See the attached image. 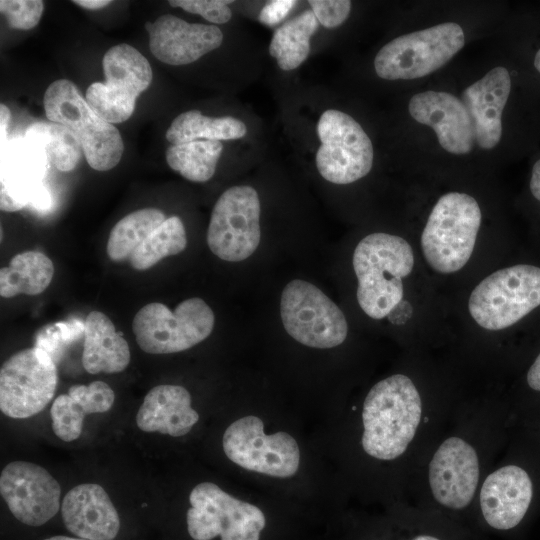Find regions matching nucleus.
<instances>
[{"instance_id": "nucleus-27", "label": "nucleus", "mask_w": 540, "mask_h": 540, "mask_svg": "<svg viewBox=\"0 0 540 540\" xmlns=\"http://www.w3.org/2000/svg\"><path fill=\"white\" fill-rule=\"evenodd\" d=\"M246 133L245 123L235 117H209L193 109L179 114L172 121L165 138L175 145L197 140H236Z\"/></svg>"}, {"instance_id": "nucleus-10", "label": "nucleus", "mask_w": 540, "mask_h": 540, "mask_svg": "<svg viewBox=\"0 0 540 540\" xmlns=\"http://www.w3.org/2000/svg\"><path fill=\"white\" fill-rule=\"evenodd\" d=\"M186 530L192 540H259L266 519L253 504L238 500L211 482L189 495Z\"/></svg>"}, {"instance_id": "nucleus-23", "label": "nucleus", "mask_w": 540, "mask_h": 540, "mask_svg": "<svg viewBox=\"0 0 540 540\" xmlns=\"http://www.w3.org/2000/svg\"><path fill=\"white\" fill-rule=\"evenodd\" d=\"M199 420L191 407V396L179 385L153 387L144 397L137 412L136 423L144 432L180 437L187 434Z\"/></svg>"}, {"instance_id": "nucleus-7", "label": "nucleus", "mask_w": 540, "mask_h": 540, "mask_svg": "<svg viewBox=\"0 0 540 540\" xmlns=\"http://www.w3.org/2000/svg\"><path fill=\"white\" fill-rule=\"evenodd\" d=\"M540 306V267L518 264L499 269L471 292L468 309L484 329H506Z\"/></svg>"}, {"instance_id": "nucleus-12", "label": "nucleus", "mask_w": 540, "mask_h": 540, "mask_svg": "<svg viewBox=\"0 0 540 540\" xmlns=\"http://www.w3.org/2000/svg\"><path fill=\"white\" fill-rule=\"evenodd\" d=\"M102 67L105 83H92L85 99L107 122H124L133 114L137 97L151 84V65L136 48L121 43L107 50Z\"/></svg>"}, {"instance_id": "nucleus-38", "label": "nucleus", "mask_w": 540, "mask_h": 540, "mask_svg": "<svg viewBox=\"0 0 540 540\" xmlns=\"http://www.w3.org/2000/svg\"><path fill=\"white\" fill-rule=\"evenodd\" d=\"M11 119V113L9 108L3 103L0 105V147L3 149L9 139H8V126Z\"/></svg>"}, {"instance_id": "nucleus-31", "label": "nucleus", "mask_w": 540, "mask_h": 540, "mask_svg": "<svg viewBox=\"0 0 540 540\" xmlns=\"http://www.w3.org/2000/svg\"><path fill=\"white\" fill-rule=\"evenodd\" d=\"M25 137L39 143L49 162L59 171L69 172L78 164L82 146L78 137L66 126L52 121H38L28 126Z\"/></svg>"}, {"instance_id": "nucleus-8", "label": "nucleus", "mask_w": 540, "mask_h": 540, "mask_svg": "<svg viewBox=\"0 0 540 540\" xmlns=\"http://www.w3.org/2000/svg\"><path fill=\"white\" fill-rule=\"evenodd\" d=\"M212 309L201 298H190L171 311L151 302L135 314L132 329L138 346L149 354H171L187 350L205 340L214 328Z\"/></svg>"}, {"instance_id": "nucleus-4", "label": "nucleus", "mask_w": 540, "mask_h": 540, "mask_svg": "<svg viewBox=\"0 0 540 540\" xmlns=\"http://www.w3.org/2000/svg\"><path fill=\"white\" fill-rule=\"evenodd\" d=\"M352 263L359 306L373 319L385 318L401 302L402 278L413 270L411 245L400 236L372 233L357 244Z\"/></svg>"}, {"instance_id": "nucleus-9", "label": "nucleus", "mask_w": 540, "mask_h": 540, "mask_svg": "<svg viewBox=\"0 0 540 540\" xmlns=\"http://www.w3.org/2000/svg\"><path fill=\"white\" fill-rule=\"evenodd\" d=\"M461 26L446 22L401 35L385 44L374 59L376 74L385 80L424 77L445 65L463 46Z\"/></svg>"}, {"instance_id": "nucleus-35", "label": "nucleus", "mask_w": 540, "mask_h": 540, "mask_svg": "<svg viewBox=\"0 0 540 540\" xmlns=\"http://www.w3.org/2000/svg\"><path fill=\"white\" fill-rule=\"evenodd\" d=\"M229 0H171L169 4L172 7H179L189 13L198 14L205 20L224 24L232 17V11Z\"/></svg>"}, {"instance_id": "nucleus-14", "label": "nucleus", "mask_w": 540, "mask_h": 540, "mask_svg": "<svg viewBox=\"0 0 540 540\" xmlns=\"http://www.w3.org/2000/svg\"><path fill=\"white\" fill-rule=\"evenodd\" d=\"M260 200L246 185L225 190L216 201L208 226L207 244L218 258L239 262L250 257L261 239Z\"/></svg>"}, {"instance_id": "nucleus-25", "label": "nucleus", "mask_w": 540, "mask_h": 540, "mask_svg": "<svg viewBox=\"0 0 540 540\" xmlns=\"http://www.w3.org/2000/svg\"><path fill=\"white\" fill-rule=\"evenodd\" d=\"M83 333L82 365L88 373H119L126 369L131 358L129 345L107 315L91 311Z\"/></svg>"}, {"instance_id": "nucleus-26", "label": "nucleus", "mask_w": 540, "mask_h": 540, "mask_svg": "<svg viewBox=\"0 0 540 540\" xmlns=\"http://www.w3.org/2000/svg\"><path fill=\"white\" fill-rule=\"evenodd\" d=\"M53 275V262L44 253H19L0 270V295L4 298L20 294L38 295L50 285Z\"/></svg>"}, {"instance_id": "nucleus-24", "label": "nucleus", "mask_w": 540, "mask_h": 540, "mask_svg": "<svg viewBox=\"0 0 540 540\" xmlns=\"http://www.w3.org/2000/svg\"><path fill=\"white\" fill-rule=\"evenodd\" d=\"M114 400V391L103 381L72 385L67 394L59 395L52 403L50 413L55 435L65 442L78 439L85 416L110 410Z\"/></svg>"}, {"instance_id": "nucleus-15", "label": "nucleus", "mask_w": 540, "mask_h": 540, "mask_svg": "<svg viewBox=\"0 0 540 540\" xmlns=\"http://www.w3.org/2000/svg\"><path fill=\"white\" fill-rule=\"evenodd\" d=\"M57 382V368L47 352L36 346L18 351L0 369V409L11 418L31 417L52 400Z\"/></svg>"}, {"instance_id": "nucleus-17", "label": "nucleus", "mask_w": 540, "mask_h": 540, "mask_svg": "<svg viewBox=\"0 0 540 540\" xmlns=\"http://www.w3.org/2000/svg\"><path fill=\"white\" fill-rule=\"evenodd\" d=\"M0 493L12 517L23 527H44L61 510L59 483L32 462L7 464L0 475Z\"/></svg>"}, {"instance_id": "nucleus-19", "label": "nucleus", "mask_w": 540, "mask_h": 540, "mask_svg": "<svg viewBox=\"0 0 540 540\" xmlns=\"http://www.w3.org/2000/svg\"><path fill=\"white\" fill-rule=\"evenodd\" d=\"M145 29L153 56L174 66L193 63L220 47L223 42V33L219 27L189 23L171 14L146 22Z\"/></svg>"}, {"instance_id": "nucleus-11", "label": "nucleus", "mask_w": 540, "mask_h": 540, "mask_svg": "<svg viewBox=\"0 0 540 540\" xmlns=\"http://www.w3.org/2000/svg\"><path fill=\"white\" fill-rule=\"evenodd\" d=\"M280 314L286 332L308 347L333 348L342 344L348 334L341 309L318 287L304 280H292L284 287Z\"/></svg>"}, {"instance_id": "nucleus-30", "label": "nucleus", "mask_w": 540, "mask_h": 540, "mask_svg": "<svg viewBox=\"0 0 540 540\" xmlns=\"http://www.w3.org/2000/svg\"><path fill=\"white\" fill-rule=\"evenodd\" d=\"M157 208H143L129 213L112 228L107 241V254L113 261L130 258L136 248L165 220Z\"/></svg>"}, {"instance_id": "nucleus-3", "label": "nucleus", "mask_w": 540, "mask_h": 540, "mask_svg": "<svg viewBox=\"0 0 540 540\" xmlns=\"http://www.w3.org/2000/svg\"><path fill=\"white\" fill-rule=\"evenodd\" d=\"M540 514V432L514 427L483 478L473 511V528L518 539Z\"/></svg>"}, {"instance_id": "nucleus-34", "label": "nucleus", "mask_w": 540, "mask_h": 540, "mask_svg": "<svg viewBox=\"0 0 540 540\" xmlns=\"http://www.w3.org/2000/svg\"><path fill=\"white\" fill-rule=\"evenodd\" d=\"M0 11L11 28L29 30L40 21L44 11V2L41 0H1Z\"/></svg>"}, {"instance_id": "nucleus-2", "label": "nucleus", "mask_w": 540, "mask_h": 540, "mask_svg": "<svg viewBox=\"0 0 540 540\" xmlns=\"http://www.w3.org/2000/svg\"><path fill=\"white\" fill-rule=\"evenodd\" d=\"M454 409L428 404L411 377L392 374L374 384L364 399L362 450L379 462L402 460L409 474V487L419 464L445 429Z\"/></svg>"}, {"instance_id": "nucleus-22", "label": "nucleus", "mask_w": 540, "mask_h": 540, "mask_svg": "<svg viewBox=\"0 0 540 540\" xmlns=\"http://www.w3.org/2000/svg\"><path fill=\"white\" fill-rule=\"evenodd\" d=\"M510 91L511 76L505 67L498 66L462 92L474 139L481 149L490 150L501 140L502 114Z\"/></svg>"}, {"instance_id": "nucleus-13", "label": "nucleus", "mask_w": 540, "mask_h": 540, "mask_svg": "<svg viewBox=\"0 0 540 540\" xmlns=\"http://www.w3.org/2000/svg\"><path fill=\"white\" fill-rule=\"evenodd\" d=\"M321 145L315 156L320 175L333 184L365 177L373 166V145L361 125L336 109L325 110L317 123Z\"/></svg>"}, {"instance_id": "nucleus-6", "label": "nucleus", "mask_w": 540, "mask_h": 540, "mask_svg": "<svg viewBox=\"0 0 540 540\" xmlns=\"http://www.w3.org/2000/svg\"><path fill=\"white\" fill-rule=\"evenodd\" d=\"M43 104L49 121L66 126L78 137L91 168L108 171L120 162L124 143L119 130L94 112L73 82H52Z\"/></svg>"}, {"instance_id": "nucleus-41", "label": "nucleus", "mask_w": 540, "mask_h": 540, "mask_svg": "<svg viewBox=\"0 0 540 540\" xmlns=\"http://www.w3.org/2000/svg\"><path fill=\"white\" fill-rule=\"evenodd\" d=\"M41 540H86V539L79 538L71 534L69 535L57 534V535H50V536L44 537Z\"/></svg>"}, {"instance_id": "nucleus-42", "label": "nucleus", "mask_w": 540, "mask_h": 540, "mask_svg": "<svg viewBox=\"0 0 540 540\" xmlns=\"http://www.w3.org/2000/svg\"><path fill=\"white\" fill-rule=\"evenodd\" d=\"M534 66H535L536 70L540 73V49L535 54Z\"/></svg>"}, {"instance_id": "nucleus-5", "label": "nucleus", "mask_w": 540, "mask_h": 540, "mask_svg": "<svg viewBox=\"0 0 540 540\" xmlns=\"http://www.w3.org/2000/svg\"><path fill=\"white\" fill-rule=\"evenodd\" d=\"M481 225V210L470 195L449 192L434 205L421 235L425 260L436 272L450 274L469 261Z\"/></svg>"}, {"instance_id": "nucleus-39", "label": "nucleus", "mask_w": 540, "mask_h": 540, "mask_svg": "<svg viewBox=\"0 0 540 540\" xmlns=\"http://www.w3.org/2000/svg\"><path fill=\"white\" fill-rule=\"evenodd\" d=\"M530 191L534 198L540 201V159H538L532 167Z\"/></svg>"}, {"instance_id": "nucleus-28", "label": "nucleus", "mask_w": 540, "mask_h": 540, "mask_svg": "<svg viewBox=\"0 0 540 540\" xmlns=\"http://www.w3.org/2000/svg\"><path fill=\"white\" fill-rule=\"evenodd\" d=\"M318 29L312 10H305L278 27L269 44V54L279 68L289 71L298 68L310 54V39Z\"/></svg>"}, {"instance_id": "nucleus-20", "label": "nucleus", "mask_w": 540, "mask_h": 540, "mask_svg": "<svg viewBox=\"0 0 540 540\" xmlns=\"http://www.w3.org/2000/svg\"><path fill=\"white\" fill-rule=\"evenodd\" d=\"M60 515L69 534L86 540H117L123 531L117 508L98 484L73 487L61 501Z\"/></svg>"}, {"instance_id": "nucleus-33", "label": "nucleus", "mask_w": 540, "mask_h": 540, "mask_svg": "<svg viewBox=\"0 0 540 540\" xmlns=\"http://www.w3.org/2000/svg\"><path fill=\"white\" fill-rule=\"evenodd\" d=\"M526 395L510 402L509 408L516 427L540 432V352L524 376Z\"/></svg>"}, {"instance_id": "nucleus-37", "label": "nucleus", "mask_w": 540, "mask_h": 540, "mask_svg": "<svg viewBox=\"0 0 540 540\" xmlns=\"http://www.w3.org/2000/svg\"><path fill=\"white\" fill-rule=\"evenodd\" d=\"M297 4L293 0L270 1L261 9L258 20L267 26H274L280 23Z\"/></svg>"}, {"instance_id": "nucleus-18", "label": "nucleus", "mask_w": 540, "mask_h": 540, "mask_svg": "<svg viewBox=\"0 0 540 540\" xmlns=\"http://www.w3.org/2000/svg\"><path fill=\"white\" fill-rule=\"evenodd\" d=\"M49 159L44 148L24 137L10 139L1 149V210L17 211L30 204L44 210L52 200L43 184Z\"/></svg>"}, {"instance_id": "nucleus-40", "label": "nucleus", "mask_w": 540, "mask_h": 540, "mask_svg": "<svg viewBox=\"0 0 540 540\" xmlns=\"http://www.w3.org/2000/svg\"><path fill=\"white\" fill-rule=\"evenodd\" d=\"M73 3L89 10H95V9L106 7L107 5L111 3V1L109 0H74Z\"/></svg>"}, {"instance_id": "nucleus-29", "label": "nucleus", "mask_w": 540, "mask_h": 540, "mask_svg": "<svg viewBox=\"0 0 540 540\" xmlns=\"http://www.w3.org/2000/svg\"><path fill=\"white\" fill-rule=\"evenodd\" d=\"M221 141L197 140L171 145L165 152L169 167L192 182H206L215 173L221 157Z\"/></svg>"}, {"instance_id": "nucleus-1", "label": "nucleus", "mask_w": 540, "mask_h": 540, "mask_svg": "<svg viewBox=\"0 0 540 540\" xmlns=\"http://www.w3.org/2000/svg\"><path fill=\"white\" fill-rule=\"evenodd\" d=\"M514 427L508 403L455 408L411 479V504L475 531L473 511L481 482L506 447Z\"/></svg>"}, {"instance_id": "nucleus-36", "label": "nucleus", "mask_w": 540, "mask_h": 540, "mask_svg": "<svg viewBox=\"0 0 540 540\" xmlns=\"http://www.w3.org/2000/svg\"><path fill=\"white\" fill-rule=\"evenodd\" d=\"M308 3L318 22L328 29L342 25L349 17L352 6L348 0H310Z\"/></svg>"}, {"instance_id": "nucleus-16", "label": "nucleus", "mask_w": 540, "mask_h": 540, "mask_svg": "<svg viewBox=\"0 0 540 540\" xmlns=\"http://www.w3.org/2000/svg\"><path fill=\"white\" fill-rule=\"evenodd\" d=\"M222 444L226 456L249 471L286 478L299 468L300 451L295 439L285 432L266 435L262 420L253 415L233 422Z\"/></svg>"}, {"instance_id": "nucleus-32", "label": "nucleus", "mask_w": 540, "mask_h": 540, "mask_svg": "<svg viewBox=\"0 0 540 540\" xmlns=\"http://www.w3.org/2000/svg\"><path fill=\"white\" fill-rule=\"evenodd\" d=\"M187 246V236L178 216L167 218L133 252L129 261L136 270H147L161 259L181 253Z\"/></svg>"}, {"instance_id": "nucleus-21", "label": "nucleus", "mask_w": 540, "mask_h": 540, "mask_svg": "<svg viewBox=\"0 0 540 540\" xmlns=\"http://www.w3.org/2000/svg\"><path fill=\"white\" fill-rule=\"evenodd\" d=\"M408 110L417 122L431 127L441 147L462 155L473 149L474 132L470 115L459 98L448 92L426 91L412 96Z\"/></svg>"}]
</instances>
